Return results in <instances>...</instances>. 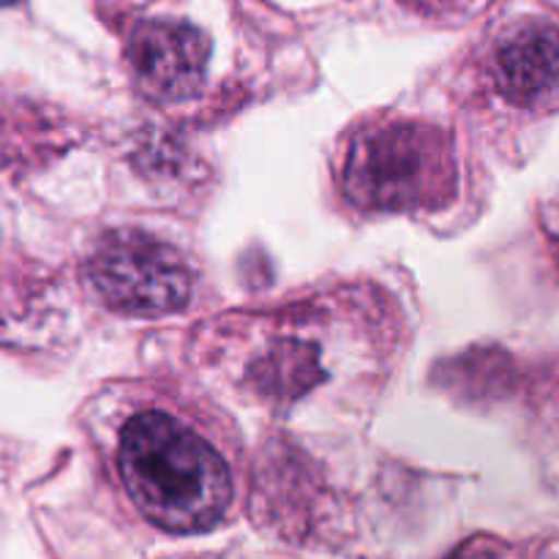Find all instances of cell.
Wrapping results in <instances>:
<instances>
[{
	"label": "cell",
	"instance_id": "6da1fadb",
	"mask_svg": "<svg viewBox=\"0 0 559 559\" xmlns=\"http://www.w3.org/2000/svg\"><path fill=\"white\" fill-rule=\"evenodd\" d=\"M118 467L131 502L167 533H205L222 522L233 500L224 459L164 413L129 420L120 437Z\"/></svg>",
	"mask_w": 559,
	"mask_h": 559
},
{
	"label": "cell",
	"instance_id": "7a4b0ae2",
	"mask_svg": "<svg viewBox=\"0 0 559 559\" xmlns=\"http://www.w3.org/2000/svg\"><path fill=\"white\" fill-rule=\"evenodd\" d=\"M445 134L424 123H382L358 131L344 162V189L369 211H413L451 191Z\"/></svg>",
	"mask_w": 559,
	"mask_h": 559
},
{
	"label": "cell",
	"instance_id": "3957f363",
	"mask_svg": "<svg viewBox=\"0 0 559 559\" xmlns=\"http://www.w3.org/2000/svg\"><path fill=\"white\" fill-rule=\"evenodd\" d=\"M87 278L109 309L164 317L191 298V273L173 246L142 233H112L87 260Z\"/></svg>",
	"mask_w": 559,
	"mask_h": 559
},
{
	"label": "cell",
	"instance_id": "277c9868",
	"mask_svg": "<svg viewBox=\"0 0 559 559\" xmlns=\"http://www.w3.org/2000/svg\"><path fill=\"white\" fill-rule=\"evenodd\" d=\"M211 41L180 20H147L129 41V60L142 91L156 102H186L205 82Z\"/></svg>",
	"mask_w": 559,
	"mask_h": 559
},
{
	"label": "cell",
	"instance_id": "5b68a950",
	"mask_svg": "<svg viewBox=\"0 0 559 559\" xmlns=\"http://www.w3.org/2000/svg\"><path fill=\"white\" fill-rule=\"evenodd\" d=\"M497 87L519 107L559 102V27L527 20L513 27L495 55Z\"/></svg>",
	"mask_w": 559,
	"mask_h": 559
},
{
	"label": "cell",
	"instance_id": "8992f818",
	"mask_svg": "<svg viewBox=\"0 0 559 559\" xmlns=\"http://www.w3.org/2000/svg\"><path fill=\"white\" fill-rule=\"evenodd\" d=\"M448 559H500V549L489 538H473L459 546Z\"/></svg>",
	"mask_w": 559,
	"mask_h": 559
},
{
	"label": "cell",
	"instance_id": "52a82bcc",
	"mask_svg": "<svg viewBox=\"0 0 559 559\" xmlns=\"http://www.w3.org/2000/svg\"><path fill=\"white\" fill-rule=\"evenodd\" d=\"M9 3H14V0H0V5H9Z\"/></svg>",
	"mask_w": 559,
	"mask_h": 559
}]
</instances>
